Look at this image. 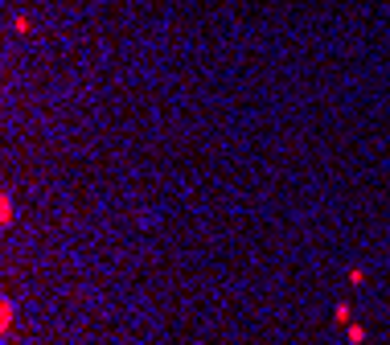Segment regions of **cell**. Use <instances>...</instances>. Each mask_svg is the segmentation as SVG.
Masks as SVG:
<instances>
[{"instance_id":"277c9868","label":"cell","mask_w":390,"mask_h":345,"mask_svg":"<svg viewBox=\"0 0 390 345\" xmlns=\"http://www.w3.org/2000/svg\"><path fill=\"white\" fill-rule=\"evenodd\" d=\"M345 337H349V345H361V341H366V329L354 321V325H345Z\"/></svg>"},{"instance_id":"7a4b0ae2","label":"cell","mask_w":390,"mask_h":345,"mask_svg":"<svg viewBox=\"0 0 390 345\" xmlns=\"http://www.w3.org/2000/svg\"><path fill=\"white\" fill-rule=\"evenodd\" d=\"M13 300H9V296H4V300H0V329H4V333H9V329H13Z\"/></svg>"},{"instance_id":"3957f363","label":"cell","mask_w":390,"mask_h":345,"mask_svg":"<svg viewBox=\"0 0 390 345\" xmlns=\"http://www.w3.org/2000/svg\"><path fill=\"white\" fill-rule=\"evenodd\" d=\"M333 321H337V325H354V312H349V304H337V309H333Z\"/></svg>"},{"instance_id":"5b68a950","label":"cell","mask_w":390,"mask_h":345,"mask_svg":"<svg viewBox=\"0 0 390 345\" xmlns=\"http://www.w3.org/2000/svg\"><path fill=\"white\" fill-rule=\"evenodd\" d=\"M349 284H366V271L361 267H349Z\"/></svg>"},{"instance_id":"6da1fadb","label":"cell","mask_w":390,"mask_h":345,"mask_svg":"<svg viewBox=\"0 0 390 345\" xmlns=\"http://www.w3.org/2000/svg\"><path fill=\"white\" fill-rule=\"evenodd\" d=\"M16 222V210H13V194H9V189H4V194H0V226L9 230Z\"/></svg>"}]
</instances>
